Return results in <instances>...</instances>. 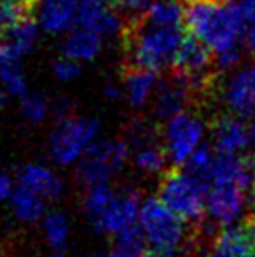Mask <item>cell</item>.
<instances>
[{
  "mask_svg": "<svg viewBox=\"0 0 255 257\" xmlns=\"http://www.w3.org/2000/svg\"><path fill=\"white\" fill-rule=\"evenodd\" d=\"M184 37V25L163 27L147 21L142 13L136 14L121 30L123 68L161 70L171 63Z\"/></svg>",
  "mask_w": 255,
  "mask_h": 257,
  "instance_id": "1",
  "label": "cell"
},
{
  "mask_svg": "<svg viewBox=\"0 0 255 257\" xmlns=\"http://www.w3.org/2000/svg\"><path fill=\"white\" fill-rule=\"evenodd\" d=\"M182 4L185 28L213 53L241 44L248 21L238 4L231 0H182Z\"/></svg>",
  "mask_w": 255,
  "mask_h": 257,
  "instance_id": "2",
  "label": "cell"
},
{
  "mask_svg": "<svg viewBox=\"0 0 255 257\" xmlns=\"http://www.w3.org/2000/svg\"><path fill=\"white\" fill-rule=\"evenodd\" d=\"M138 226L149 250L161 257L177 255L187 243V222L159 196H149L142 201Z\"/></svg>",
  "mask_w": 255,
  "mask_h": 257,
  "instance_id": "3",
  "label": "cell"
},
{
  "mask_svg": "<svg viewBox=\"0 0 255 257\" xmlns=\"http://www.w3.org/2000/svg\"><path fill=\"white\" fill-rule=\"evenodd\" d=\"M107 7V0H37L35 21L46 34L62 35L75 27L91 28Z\"/></svg>",
  "mask_w": 255,
  "mask_h": 257,
  "instance_id": "4",
  "label": "cell"
},
{
  "mask_svg": "<svg viewBox=\"0 0 255 257\" xmlns=\"http://www.w3.org/2000/svg\"><path fill=\"white\" fill-rule=\"evenodd\" d=\"M102 124L95 117H68L58 119L49 135V153L60 166H70L81 161L93 144L98 140Z\"/></svg>",
  "mask_w": 255,
  "mask_h": 257,
  "instance_id": "5",
  "label": "cell"
},
{
  "mask_svg": "<svg viewBox=\"0 0 255 257\" xmlns=\"http://www.w3.org/2000/svg\"><path fill=\"white\" fill-rule=\"evenodd\" d=\"M159 198L185 222H201L206 213V186L185 168L164 173Z\"/></svg>",
  "mask_w": 255,
  "mask_h": 257,
  "instance_id": "6",
  "label": "cell"
},
{
  "mask_svg": "<svg viewBox=\"0 0 255 257\" xmlns=\"http://www.w3.org/2000/svg\"><path fill=\"white\" fill-rule=\"evenodd\" d=\"M129 156L131 147L124 139L96 140L79 161L75 179L84 189L105 186L110 182V177L126 165Z\"/></svg>",
  "mask_w": 255,
  "mask_h": 257,
  "instance_id": "7",
  "label": "cell"
},
{
  "mask_svg": "<svg viewBox=\"0 0 255 257\" xmlns=\"http://www.w3.org/2000/svg\"><path fill=\"white\" fill-rule=\"evenodd\" d=\"M204 122L197 114L184 110L168 119L163 130V144L168 159L173 165L184 166L191 154L203 144Z\"/></svg>",
  "mask_w": 255,
  "mask_h": 257,
  "instance_id": "8",
  "label": "cell"
},
{
  "mask_svg": "<svg viewBox=\"0 0 255 257\" xmlns=\"http://www.w3.org/2000/svg\"><path fill=\"white\" fill-rule=\"evenodd\" d=\"M217 93L229 114L241 119L255 117V65H243L224 82L218 79Z\"/></svg>",
  "mask_w": 255,
  "mask_h": 257,
  "instance_id": "9",
  "label": "cell"
},
{
  "mask_svg": "<svg viewBox=\"0 0 255 257\" xmlns=\"http://www.w3.org/2000/svg\"><path fill=\"white\" fill-rule=\"evenodd\" d=\"M246 205V187L231 180H215L206 187V213L218 226H232Z\"/></svg>",
  "mask_w": 255,
  "mask_h": 257,
  "instance_id": "10",
  "label": "cell"
},
{
  "mask_svg": "<svg viewBox=\"0 0 255 257\" xmlns=\"http://www.w3.org/2000/svg\"><path fill=\"white\" fill-rule=\"evenodd\" d=\"M191 103H194V95L184 77L168 70L164 77L157 79L152 93V110L157 121H168L184 112Z\"/></svg>",
  "mask_w": 255,
  "mask_h": 257,
  "instance_id": "11",
  "label": "cell"
},
{
  "mask_svg": "<svg viewBox=\"0 0 255 257\" xmlns=\"http://www.w3.org/2000/svg\"><path fill=\"white\" fill-rule=\"evenodd\" d=\"M140 206H142V198H140L138 191H123V193L116 194L114 201L98 219V222L93 226V229L98 234H109V236L116 238L123 231L138 224Z\"/></svg>",
  "mask_w": 255,
  "mask_h": 257,
  "instance_id": "12",
  "label": "cell"
},
{
  "mask_svg": "<svg viewBox=\"0 0 255 257\" xmlns=\"http://www.w3.org/2000/svg\"><path fill=\"white\" fill-rule=\"evenodd\" d=\"M210 130L213 147L220 153L241 154L252 144V130L246 126L245 119L234 114L215 117L210 124Z\"/></svg>",
  "mask_w": 255,
  "mask_h": 257,
  "instance_id": "13",
  "label": "cell"
},
{
  "mask_svg": "<svg viewBox=\"0 0 255 257\" xmlns=\"http://www.w3.org/2000/svg\"><path fill=\"white\" fill-rule=\"evenodd\" d=\"M103 39L105 37L93 28L75 27L65 34L62 44H60V51H62V56L72 58L79 63L91 61L102 53Z\"/></svg>",
  "mask_w": 255,
  "mask_h": 257,
  "instance_id": "14",
  "label": "cell"
},
{
  "mask_svg": "<svg viewBox=\"0 0 255 257\" xmlns=\"http://www.w3.org/2000/svg\"><path fill=\"white\" fill-rule=\"evenodd\" d=\"M41 37V27L37 21L23 18L16 27H13L0 41V53L23 60L25 56L35 51Z\"/></svg>",
  "mask_w": 255,
  "mask_h": 257,
  "instance_id": "15",
  "label": "cell"
},
{
  "mask_svg": "<svg viewBox=\"0 0 255 257\" xmlns=\"http://www.w3.org/2000/svg\"><path fill=\"white\" fill-rule=\"evenodd\" d=\"M18 180L46 200H60L65 193V182L51 168L37 163H28L18 173Z\"/></svg>",
  "mask_w": 255,
  "mask_h": 257,
  "instance_id": "16",
  "label": "cell"
},
{
  "mask_svg": "<svg viewBox=\"0 0 255 257\" xmlns=\"http://www.w3.org/2000/svg\"><path fill=\"white\" fill-rule=\"evenodd\" d=\"M124 93L131 107L142 108L152 96L157 84L156 70L147 68H123Z\"/></svg>",
  "mask_w": 255,
  "mask_h": 257,
  "instance_id": "17",
  "label": "cell"
},
{
  "mask_svg": "<svg viewBox=\"0 0 255 257\" xmlns=\"http://www.w3.org/2000/svg\"><path fill=\"white\" fill-rule=\"evenodd\" d=\"M11 208L21 222H37L46 215V198L32 191L30 187L18 184L9 198Z\"/></svg>",
  "mask_w": 255,
  "mask_h": 257,
  "instance_id": "18",
  "label": "cell"
},
{
  "mask_svg": "<svg viewBox=\"0 0 255 257\" xmlns=\"http://www.w3.org/2000/svg\"><path fill=\"white\" fill-rule=\"evenodd\" d=\"M0 86L9 96L21 98L28 93V81L25 77L21 60L0 53Z\"/></svg>",
  "mask_w": 255,
  "mask_h": 257,
  "instance_id": "19",
  "label": "cell"
},
{
  "mask_svg": "<svg viewBox=\"0 0 255 257\" xmlns=\"http://www.w3.org/2000/svg\"><path fill=\"white\" fill-rule=\"evenodd\" d=\"M168 154L163 142L145 144L133 149V165L143 175H157L166 168Z\"/></svg>",
  "mask_w": 255,
  "mask_h": 257,
  "instance_id": "20",
  "label": "cell"
},
{
  "mask_svg": "<svg viewBox=\"0 0 255 257\" xmlns=\"http://www.w3.org/2000/svg\"><path fill=\"white\" fill-rule=\"evenodd\" d=\"M142 14L147 21L154 25H163V27L184 25L182 0H156V2H150V6L142 11Z\"/></svg>",
  "mask_w": 255,
  "mask_h": 257,
  "instance_id": "21",
  "label": "cell"
},
{
  "mask_svg": "<svg viewBox=\"0 0 255 257\" xmlns=\"http://www.w3.org/2000/svg\"><path fill=\"white\" fill-rule=\"evenodd\" d=\"M42 231H44L48 243L55 250H63L67 247L68 238H70V222L63 212L60 210L46 212V215L42 217Z\"/></svg>",
  "mask_w": 255,
  "mask_h": 257,
  "instance_id": "22",
  "label": "cell"
},
{
  "mask_svg": "<svg viewBox=\"0 0 255 257\" xmlns=\"http://www.w3.org/2000/svg\"><path fill=\"white\" fill-rule=\"evenodd\" d=\"M123 139L129 144V147L133 151L140 146H145V144L163 142V133L159 132V126L154 121H149V119L143 117H135L128 122Z\"/></svg>",
  "mask_w": 255,
  "mask_h": 257,
  "instance_id": "23",
  "label": "cell"
},
{
  "mask_svg": "<svg viewBox=\"0 0 255 257\" xmlns=\"http://www.w3.org/2000/svg\"><path fill=\"white\" fill-rule=\"evenodd\" d=\"M116 191H112V187L109 184L105 186H96V187H89L86 189V196H84V213L88 217L91 227L98 222V219L107 212V208L110 206V203L116 198Z\"/></svg>",
  "mask_w": 255,
  "mask_h": 257,
  "instance_id": "24",
  "label": "cell"
},
{
  "mask_svg": "<svg viewBox=\"0 0 255 257\" xmlns=\"http://www.w3.org/2000/svg\"><path fill=\"white\" fill-rule=\"evenodd\" d=\"M20 114L30 124H41L51 114V102L41 93H30L21 96Z\"/></svg>",
  "mask_w": 255,
  "mask_h": 257,
  "instance_id": "25",
  "label": "cell"
},
{
  "mask_svg": "<svg viewBox=\"0 0 255 257\" xmlns=\"http://www.w3.org/2000/svg\"><path fill=\"white\" fill-rule=\"evenodd\" d=\"M23 18H25L23 2L0 4V37L6 35L13 27H16Z\"/></svg>",
  "mask_w": 255,
  "mask_h": 257,
  "instance_id": "26",
  "label": "cell"
},
{
  "mask_svg": "<svg viewBox=\"0 0 255 257\" xmlns=\"http://www.w3.org/2000/svg\"><path fill=\"white\" fill-rule=\"evenodd\" d=\"M51 70H53V75H55L60 82H72V81H75V79H79V75L82 74L81 63L67 56H62L53 61Z\"/></svg>",
  "mask_w": 255,
  "mask_h": 257,
  "instance_id": "27",
  "label": "cell"
},
{
  "mask_svg": "<svg viewBox=\"0 0 255 257\" xmlns=\"http://www.w3.org/2000/svg\"><path fill=\"white\" fill-rule=\"evenodd\" d=\"M152 250L147 247H126V245H114L112 250L107 254V257H150Z\"/></svg>",
  "mask_w": 255,
  "mask_h": 257,
  "instance_id": "28",
  "label": "cell"
},
{
  "mask_svg": "<svg viewBox=\"0 0 255 257\" xmlns=\"http://www.w3.org/2000/svg\"><path fill=\"white\" fill-rule=\"evenodd\" d=\"M107 2H110L116 7H121V9H129V11H138V13H142V11H145L147 7L150 6L152 0H107Z\"/></svg>",
  "mask_w": 255,
  "mask_h": 257,
  "instance_id": "29",
  "label": "cell"
},
{
  "mask_svg": "<svg viewBox=\"0 0 255 257\" xmlns=\"http://www.w3.org/2000/svg\"><path fill=\"white\" fill-rule=\"evenodd\" d=\"M13 191H14L13 180H11V177L7 175L2 168H0V203L6 201V200H9L11 194H13Z\"/></svg>",
  "mask_w": 255,
  "mask_h": 257,
  "instance_id": "30",
  "label": "cell"
},
{
  "mask_svg": "<svg viewBox=\"0 0 255 257\" xmlns=\"http://www.w3.org/2000/svg\"><path fill=\"white\" fill-rule=\"evenodd\" d=\"M245 37H246V48L250 49L252 56L255 58V20L250 21L248 27H246V32H245Z\"/></svg>",
  "mask_w": 255,
  "mask_h": 257,
  "instance_id": "31",
  "label": "cell"
},
{
  "mask_svg": "<svg viewBox=\"0 0 255 257\" xmlns=\"http://www.w3.org/2000/svg\"><path fill=\"white\" fill-rule=\"evenodd\" d=\"M103 95L109 100H117L121 96V89L117 88L116 84H112V82H107V84L103 86Z\"/></svg>",
  "mask_w": 255,
  "mask_h": 257,
  "instance_id": "32",
  "label": "cell"
},
{
  "mask_svg": "<svg viewBox=\"0 0 255 257\" xmlns=\"http://www.w3.org/2000/svg\"><path fill=\"white\" fill-rule=\"evenodd\" d=\"M246 231H248V234H250V240H252V243H253V247H255V219L253 217H250V220L246 222Z\"/></svg>",
  "mask_w": 255,
  "mask_h": 257,
  "instance_id": "33",
  "label": "cell"
},
{
  "mask_svg": "<svg viewBox=\"0 0 255 257\" xmlns=\"http://www.w3.org/2000/svg\"><path fill=\"white\" fill-rule=\"evenodd\" d=\"M4 105H6V91H0V110L4 108Z\"/></svg>",
  "mask_w": 255,
  "mask_h": 257,
  "instance_id": "34",
  "label": "cell"
},
{
  "mask_svg": "<svg viewBox=\"0 0 255 257\" xmlns=\"http://www.w3.org/2000/svg\"><path fill=\"white\" fill-rule=\"evenodd\" d=\"M252 217L255 219V184H253V191H252Z\"/></svg>",
  "mask_w": 255,
  "mask_h": 257,
  "instance_id": "35",
  "label": "cell"
},
{
  "mask_svg": "<svg viewBox=\"0 0 255 257\" xmlns=\"http://www.w3.org/2000/svg\"><path fill=\"white\" fill-rule=\"evenodd\" d=\"M250 130H252V144H253V147H255V122L252 126H250Z\"/></svg>",
  "mask_w": 255,
  "mask_h": 257,
  "instance_id": "36",
  "label": "cell"
},
{
  "mask_svg": "<svg viewBox=\"0 0 255 257\" xmlns=\"http://www.w3.org/2000/svg\"><path fill=\"white\" fill-rule=\"evenodd\" d=\"M49 257H65V255L62 254V250H56L55 254H53V255H49Z\"/></svg>",
  "mask_w": 255,
  "mask_h": 257,
  "instance_id": "37",
  "label": "cell"
},
{
  "mask_svg": "<svg viewBox=\"0 0 255 257\" xmlns=\"http://www.w3.org/2000/svg\"><path fill=\"white\" fill-rule=\"evenodd\" d=\"M4 2H27V0H0V4Z\"/></svg>",
  "mask_w": 255,
  "mask_h": 257,
  "instance_id": "38",
  "label": "cell"
},
{
  "mask_svg": "<svg viewBox=\"0 0 255 257\" xmlns=\"http://www.w3.org/2000/svg\"><path fill=\"white\" fill-rule=\"evenodd\" d=\"M0 257H4V252H2V248H0Z\"/></svg>",
  "mask_w": 255,
  "mask_h": 257,
  "instance_id": "39",
  "label": "cell"
},
{
  "mask_svg": "<svg viewBox=\"0 0 255 257\" xmlns=\"http://www.w3.org/2000/svg\"><path fill=\"white\" fill-rule=\"evenodd\" d=\"M93 257H107V255H93Z\"/></svg>",
  "mask_w": 255,
  "mask_h": 257,
  "instance_id": "40",
  "label": "cell"
},
{
  "mask_svg": "<svg viewBox=\"0 0 255 257\" xmlns=\"http://www.w3.org/2000/svg\"><path fill=\"white\" fill-rule=\"evenodd\" d=\"M231 2H234V4H236V2H238V0H231Z\"/></svg>",
  "mask_w": 255,
  "mask_h": 257,
  "instance_id": "41",
  "label": "cell"
},
{
  "mask_svg": "<svg viewBox=\"0 0 255 257\" xmlns=\"http://www.w3.org/2000/svg\"><path fill=\"white\" fill-rule=\"evenodd\" d=\"M252 257H255V254H253V255H252Z\"/></svg>",
  "mask_w": 255,
  "mask_h": 257,
  "instance_id": "42",
  "label": "cell"
}]
</instances>
